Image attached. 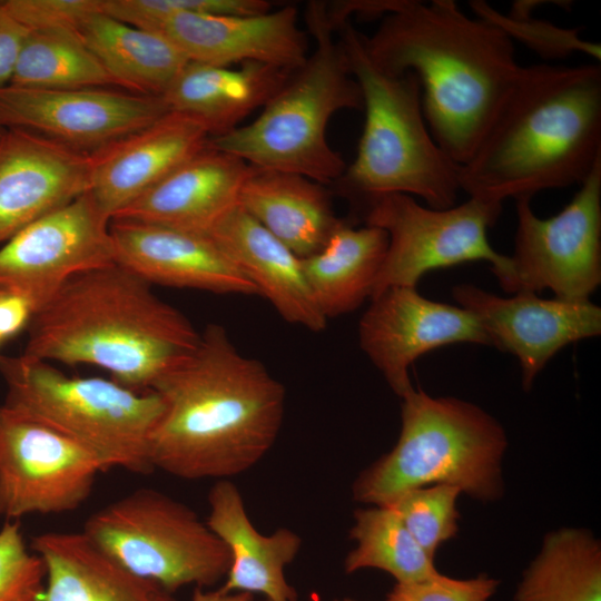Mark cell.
<instances>
[{
	"mask_svg": "<svg viewBox=\"0 0 601 601\" xmlns=\"http://www.w3.org/2000/svg\"><path fill=\"white\" fill-rule=\"evenodd\" d=\"M164 411L150 439V462L183 480H228L274 445L286 391L258 359L243 355L221 325L152 384Z\"/></svg>",
	"mask_w": 601,
	"mask_h": 601,
	"instance_id": "6da1fadb",
	"label": "cell"
},
{
	"mask_svg": "<svg viewBox=\"0 0 601 601\" xmlns=\"http://www.w3.org/2000/svg\"><path fill=\"white\" fill-rule=\"evenodd\" d=\"M371 61L383 72H412L422 89L427 127L460 166L472 155L521 67L513 40L453 0H398L372 36L363 35Z\"/></svg>",
	"mask_w": 601,
	"mask_h": 601,
	"instance_id": "7a4b0ae2",
	"label": "cell"
},
{
	"mask_svg": "<svg viewBox=\"0 0 601 601\" xmlns=\"http://www.w3.org/2000/svg\"><path fill=\"white\" fill-rule=\"evenodd\" d=\"M601 164V67H521L477 142L460 166V189L502 204L581 185Z\"/></svg>",
	"mask_w": 601,
	"mask_h": 601,
	"instance_id": "3957f363",
	"label": "cell"
},
{
	"mask_svg": "<svg viewBox=\"0 0 601 601\" xmlns=\"http://www.w3.org/2000/svg\"><path fill=\"white\" fill-rule=\"evenodd\" d=\"M27 328L23 357L95 365L136 391H150L200 338L181 312L118 264L71 277Z\"/></svg>",
	"mask_w": 601,
	"mask_h": 601,
	"instance_id": "277c9868",
	"label": "cell"
},
{
	"mask_svg": "<svg viewBox=\"0 0 601 601\" xmlns=\"http://www.w3.org/2000/svg\"><path fill=\"white\" fill-rule=\"evenodd\" d=\"M363 97L365 122L354 161L333 184L362 213L388 194L415 195L435 209L455 205L460 165L433 138L416 76H391L368 58L351 20L336 31Z\"/></svg>",
	"mask_w": 601,
	"mask_h": 601,
	"instance_id": "5b68a950",
	"label": "cell"
},
{
	"mask_svg": "<svg viewBox=\"0 0 601 601\" xmlns=\"http://www.w3.org/2000/svg\"><path fill=\"white\" fill-rule=\"evenodd\" d=\"M305 21L314 51L292 70L282 88L253 122L209 137L208 146L242 158L248 165L334 184L345 171L342 156L328 144L332 116L363 109L361 88L327 23L323 1H309Z\"/></svg>",
	"mask_w": 601,
	"mask_h": 601,
	"instance_id": "8992f818",
	"label": "cell"
},
{
	"mask_svg": "<svg viewBox=\"0 0 601 601\" xmlns=\"http://www.w3.org/2000/svg\"><path fill=\"white\" fill-rule=\"evenodd\" d=\"M401 418L395 446L356 479L354 500L384 506L431 484L454 485L481 501L501 496L508 441L491 415L472 403L413 388L402 397Z\"/></svg>",
	"mask_w": 601,
	"mask_h": 601,
	"instance_id": "52a82bcc",
	"label": "cell"
},
{
	"mask_svg": "<svg viewBox=\"0 0 601 601\" xmlns=\"http://www.w3.org/2000/svg\"><path fill=\"white\" fill-rule=\"evenodd\" d=\"M7 385L3 406L76 441L104 471L154 470L150 439L164 403L154 391H136L102 377L68 376L48 362L0 355Z\"/></svg>",
	"mask_w": 601,
	"mask_h": 601,
	"instance_id": "ba28073f",
	"label": "cell"
},
{
	"mask_svg": "<svg viewBox=\"0 0 601 601\" xmlns=\"http://www.w3.org/2000/svg\"><path fill=\"white\" fill-rule=\"evenodd\" d=\"M82 533L129 572L167 591L205 588L226 577L230 554L206 521L183 502L150 487L97 510Z\"/></svg>",
	"mask_w": 601,
	"mask_h": 601,
	"instance_id": "9c48e42d",
	"label": "cell"
},
{
	"mask_svg": "<svg viewBox=\"0 0 601 601\" xmlns=\"http://www.w3.org/2000/svg\"><path fill=\"white\" fill-rule=\"evenodd\" d=\"M501 211L502 204L473 197L445 209L424 207L405 194L373 199L361 215L366 225L387 234L388 245L370 299L390 287H416L430 270L472 260L489 262L506 290L512 277L510 257L495 252L487 240V229Z\"/></svg>",
	"mask_w": 601,
	"mask_h": 601,
	"instance_id": "30bf717a",
	"label": "cell"
},
{
	"mask_svg": "<svg viewBox=\"0 0 601 601\" xmlns=\"http://www.w3.org/2000/svg\"><path fill=\"white\" fill-rule=\"evenodd\" d=\"M509 293L551 289L554 297L588 300L601 283V164L556 215L538 217L518 199Z\"/></svg>",
	"mask_w": 601,
	"mask_h": 601,
	"instance_id": "8fae6325",
	"label": "cell"
},
{
	"mask_svg": "<svg viewBox=\"0 0 601 601\" xmlns=\"http://www.w3.org/2000/svg\"><path fill=\"white\" fill-rule=\"evenodd\" d=\"M114 264L110 218L88 191L0 245V295L23 298L33 314L71 277Z\"/></svg>",
	"mask_w": 601,
	"mask_h": 601,
	"instance_id": "7c38bea8",
	"label": "cell"
},
{
	"mask_svg": "<svg viewBox=\"0 0 601 601\" xmlns=\"http://www.w3.org/2000/svg\"><path fill=\"white\" fill-rule=\"evenodd\" d=\"M101 472L98 457L76 441L0 405V518L75 511Z\"/></svg>",
	"mask_w": 601,
	"mask_h": 601,
	"instance_id": "4fadbf2b",
	"label": "cell"
},
{
	"mask_svg": "<svg viewBox=\"0 0 601 601\" xmlns=\"http://www.w3.org/2000/svg\"><path fill=\"white\" fill-rule=\"evenodd\" d=\"M169 110L161 97L104 88H0V124L96 154L154 124Z\"/></svg>",
	"mask_w": 601,
	"mask_h": 601,
	"instance_id": "5bb4252c",
	"label": "cell"
},
{
	"mask_svg": "<svg viewBox=\"0 0 601 601\" xmlns=\"http://www.w3.org/2000/svg\"><path fill=\"white\" fill-rule=\"evenodd\" d=\"M452 295L477 319L490 346L518 358L525 391L560 349L601 334V308L590 299L541 298L528 292L501 297L471 284L455 286Z\"/></svg>",
	"mask_w": 601,
	"mask_h": 601,
	"instance_id": "9a60e30c",
	"label": "cell"
},
{
	"mask_svg": "<svg viewBox=\"0 0 601 601\" xmlns=\"http://www.w3.org/2000/svg\"><path fill=\"white\" fill-rule=\"evenodd\" d=\"M358 337L364 353L401 398L414 388L410 366L423 354L455 343L490 346L470 312L431 300L406 286L390 287L371 298Z\"/></svg>",
	"mask_w": 601,
	"mask_h": 601,
	"instance_id": "2e32d148",
	"label": "cell"
},
{
	"mask_svg": "<svg viewBox=\"0 0 601 601\" xmlns=\"http://www.w3.org/2000/svg\"><path fill=\"white\" fill-rule=\"evenodd\" d=\"M93 156L19 128L0 134V245L90 191Z\"/></svg>",
	"mask_w": 601,
	"mask_h": 601,
	"instance_id": "e0dca14e",
	"label": "cell"
},
{
	"mask_svg": "<svg viewBox=\"0 0 601 601\" xmlns=\"http://www.w3.org/2000/svg\"><path fill=\"white\" fill-rule=\"evenodd\" d=\"M110 235L116 264L150 285L259 295L208 235L124 219L110 220Z\"/></svg>",
	"mask_w": 601,
	"mask_h": 601,
	"instance_id": "ac0fdd59",
	"label": "cell"
},
{
	"mask_svg": "<svg viewBox=\"0 0 601 601\" xmlns=\"http://www.w3.org/2000/svg\"><path fill=\"white\" fill-rule=\"evenodd\" d=\"M161 33L189 61L214 66L259 62L294 70L308 57V38L294 4L253 16L180 13Z\"/></svg>",
	"mask_w": 601,
	"mask_h": 601,
	"instance_id": "d6986e66",
	"label": "cell"
},
{
	"mask_svg": "<svg viewBox=\"0 0 601 601\" xmlns=\"http://www.w3.org/2000/svg\"><path fill=\"white\" fill-rule=\"evenodd\" d=\"M197 118L168 111L148 127L96 152L90 193L111 218L208 145Z\"/></svg>",
	"mask_w": 601,
	"mask_h": 601,
	"instance_id": "ffe728a7",
	"label": "cell"
},
{
	"mask_svg": "<svg viewBox=\"0 0 601 601\" xmlns=\"http://www.w3.org/2000/svg\"><path fill=\"white\" fill-rule=\"evenodd\" d=\"M250 166L207 145L111 219L208 235L238 205Z\"/></svg>",
	"mask_w": 601,
	"mask_h": 601,
	"instance_id": "44dd1931",
	"label": "cell"
},
{
	"mask_svg": "<svg viewBox=\"0 0 601 601\" xmlns=\"http://www.w3.org/2000/svg\"><path fill=\"white\" fill-rule=\"evenodd\" d=\"M243 275L286 322L322 332L327 319L305 277L302 258L239 205L208 233Z\"/></svg>",
	"mask_w": 601,
	"mask_h": 601,
	"instance_id": "7402d4cb",
	"label": "cell"
},
{
	"mask_svg": "<svg viewBox=\"0 0 601 601\" xmlns=\"http://www.w3.org/2000/svg\"><path fill=\"white\" fill-rule=\"evenodd\" d=\"M207 501L206 523L230 554L221 589L259 593L268 601H297L295 589L286 580L285 568L299 552L300 536L286 528L269 535L258 532L245 510L239 490L229 480H217Z\"/></svg>",
	"mask_w": 601,
	"mask_h": 601,
	"instance_id": "603a6c76",
	"label": "cell"
},
{
	"mask_svg": "<svg viewBox=\"0 0 601 601\" xmlns=\"http://www.w3.org/2000/svg\"><path fill=\"white\" fill-rule=\"evenodd\" d=\"M30 548L46 568L45 601H176L98 549L82 531H48Z\"/></svg>",
	"mask_w": 601,
	"mask_h": 601,
	"instance_id": "cb8c5ba5",
	"label": "cell"
},
{
	"mask_svg": "<svg viewBox=\"0 0 601 601\" xmlns=\"http://www.w3.org/2000/svg\"><path fill=\"white\" fill-rule=\"evenodd\" d=\"M292 70L259 62L234 69L189 61L161 95L169 111L200 120L210 137L238 128L255 109L264 107Z\"/></svg>",
	"mask_w": 601,
	"mask_h": 601,
	"instance_id": "d4e9b609",
	"label": "cell"
},
{
	"mask_svg": "<svg viewBox=\"0 0 601 601\" xmlns=\"http://www.w3.org/2000/svg\"><path fill=\"white\" fill-rule=\"evenodd\" d=\"M238 205L302 259L318 253L342 221L322 184L254 166L243 183Z\"/></svg>",
	"mask_w": 601,
	"mask_h": 601,
	"instance_id": "484cf974",
	"label": "cell"
},
{
	"mask_svg": "<svg viewBox=\"0 0 601 601\" xmlns=\"http://www.w3.org/2000/svg\"><path fill=\"white\" fill-rule=\"evenodd\" d=\"M387 245L383 229L366 224L355 227L342 219L327 244L302 259L311 292L327 321L371 297Z\"/></svg>",
	"mask_w": 601,
	"mask_h": 601,
	"instance_id": "4316f807",
	"label": "cell"
},
{
	"mask_svg": "<svg viewBox=\"0 0 601 601\" xmlns=\"http://www.w3.org/2000/svg\"><path fill=\"white\" fill-rule=\"evenodd\" d=\"M79 35L116 86L137 93L161 97L189 62L164 33L129 26L102 12L88 18Z\"/></svg>",
	"mask_w": 601,
	"mask_h": 601,
	"instance_id": "83f0119b",
	"label": "cell"
},
{
	"mask_svg": "<svg viewBox=\"0 0 601 601\" xmlns=\"http://www.w3.org/2000/svg\"><path fill=\"white\" fill-rule=\"evenodd\" d=\"M515 601H601L600 542L579 529L546 534Z\"/></svg>",
	"mask_w": 601,
	"mask_h": 601,
	"instance_id": "f1b7e54d",
	"label": "cell"
},
{
	"mask_svg": "<svg viewBox=\"0 0 601 601\" xmlns=\"http://www.w3.org/2000/svg\"><path fill=\"white\" fill-rule=\"evenodd\" d=\"M9 85L32 89H83L116 85L79 32L28 31Z\"/></svg>",
	"mask_w": 601,
	"mask_h": 601,
	"instance_id": "f546056e",
	"label": "cell"
},
{
	"mask_svg": "<svg viewBox=\"0 0 601 601\" xmlns=\"http://www.w3.org/2000/svg\"><path fill=\"white\" fill-rule=\"evenodd\" d=\"M349 536L356 546L346 555L344 570L378 569L393 575L397 583L430 579L440 572L432 559L388 506L358 509L354 513Z\"/></svg>",
	"mask_w": 601,
	"mask_h": 601,
	"instance_id": "4dcf8cb0",
	"label": "cell"
},
{
	"mask_svg": "<svg viewBox=\"0 0 601 601\" xmlns=\"http://www.w3.org/2000/svg\"><path fill=\"white\" fill-rule=\"evenodd\" d=\"M462 491L450 484H434L403 492L387 505L402 520L422 549L434 559L442 543L457 532L456 500Z\"/></svg>",
	"mask_w": 601,
	"mask_h": 601,
	"instance_id": "1f68e13d",
	"label": "cell"
},
{
	"mask_svg": "<svg viewBox=\"0 0 601 601\" xmlns=\"http://www.w3.org/2000/svg\"><path fill=\"white\" fill-rule=\"evenodd\" d=\"M536 1H516L509 14H503L482 0L470 6L479 18L502 29L511 40L516 39L538 55L556 59L573 52H583L600 59V46L579 37L577 29H564L549 21L531 17Z\"/></svg>",
	"mask_w": 601,
	"mask_h": 601,
	"instance_id": "d6a6232c",
	"label": "cell"
},
{
	"mask_svg": "<svg viewBox=\"0 0 601 601\" xmlns=\"http://www.w3.org/2000/svg\"><path fill=\"white\" fill-rule=\"evenodd\" d=\"M272 10L266 0H101V12L129 26L160 32L180 13L253 16Z\"/></svg>",
	"mask_w": 601,
	"mask_h": 601,
	"instance_id": "836d02e7",
	"label": "cell"
},
{
	"mask_svg": "<svg viewBox=\"0 0 601 601\" xmlns=\"http://www.w3.org/2000/svg\"><path fill=\"white\" fill-rule=\"evenodd\" d=\"M46 568L18 521L0 529V601H45Z\"/></svg>",
	"mask_w": 601,
	"mask_h": 601,
	"instance_id": "e575fe53",
	"label": "cell"
},
{
	"mask_svg": "<svg viewBox=\"0 0 601 601\" xmlns=\"http://www.w3.org/2000/svg\"><path fill=\"white\" fill-rule=\"evenodd\" d=\"M2 8L28 31L71 30L101 12V0H4Z\"/></svg>",
	"mask_w": 601,
	"mask_h": 601,
	"instance_id": "d590c367",
	"label": "cell"
},
{
	"mask_svg": "<svg viewBox=\"0 0 601 601\" xmlns=\"http://www.w3.org/2000/svg\"><path fill=\"white\" fill-rule=\"evenodd\" d=\"M499 581L485 574L453 579L441 573L418 582L396 583L387 601H487Z\"/></svg>",
	"mask_w": 601,
	"mask_h": 601,
	"instance_id": "8d00e7d4",
	"label": "cell"
},
{
	"mask_svg": "<svg viewBox=\"0 0 601 601\" xmlns=\"http://www.w3.org/2000/svg\"><path fill=\"white\" fill-rule=\"evenodd\" d=\"M28 30L14 20L0 1V88L10 83Z\"/></svg>",
	"mask_w": 601,
	"mask_h": 601,
	"instance_id": "74e56055",
	"label": "cell"
},
{
	"mask_svg": "<svg viewBox=\"0 0 601 601\" xmlns=\"http://www.w3.org/2000/svg\"><path fill=\"white\" fill-rule=\"evenodd\" d=\"M31 316L32 311L23 298L0 295V341L20 332L28 325Z\"/></svg>",
	"mask_w": 601,
	"mask_h": 601,
	"instance_id": "f35d334b",
	"label": "cell"
},
{
	"mask_svg": "<svg viewBox=\"0 0 601 601\" xmlns=\"http://www.w3.org/2000/svg\"><path fill=\"white\" fill-rule=\"evenodd\" d=\"M191 601H254V594L247 592H226L221 588L204 590L195 588Z\"/></svg>",
	"mask_w": 601,
	"mask_h": 601,
	"instance_id": "ab89813d",
	"label": "cell"
},
{
	"mask_svg": "<svg viewBox=\"0 0 601 601\" xmlns=\"http://www.w3.org/2000/svg\"><path fill=\"white\" fill-rule=\"evenodd\" d=\"M335 601H356V600H353V599H349V598H344V599H339V600H335Z\"/></svg>",
	"mask_w": 601,
	"mask_h": 601,
	"instance_id": "60d3db41",
	"label": "cell"
},
{
	"mask_svg": "<svg viewBox=\"0 0 601 601\" xmlns=\"http://www.w3.org/2000/svg\"><path fill=\"white\" fill-rule=\"evenodd\" d=\"M4 127L0 124V134L3 131Z\"/></svg>",
	"mask_w": 601,
	"mask_h": 601,
	"instance_id": "b9f144b4",
	"label": "cell"
},
{
	"mask_svg": "<svg viewBox=\"0 0 601 601\" xmlns=\"http://www.w3.org/2000/svg\"><path fill=\"white\" fill-rule=\"evenodd\" d=\"M254 601H255V600H254ZM260 601H268V600L264 599V600H260Z\"/></svg>",
	"mask_w": 601,
	"mask_h": 601,
	"instance_id": "7bdbcfd3",
	"label": "cell"
},
{
	"mask_svg": "<svg viewBox=\"0 0 601 601\" xmlns=\"http://www.w3.org/2000/svg\"><path fill=\"white\" fill-rule=\"evenodd\" d=\"M1 342V341H0Z\"/></svg>",
	"mask_w": 601,
	"mask_h": 601,
	"instance_id": "ee69618b",
	"label": "cell"
}]
</instances>
